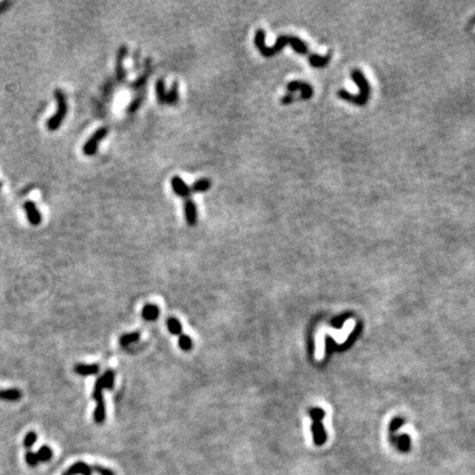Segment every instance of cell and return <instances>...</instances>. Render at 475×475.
Instances as JSON below:
<instances>
[{"instance_id":"cell-4","label":"cell","mask_w":475,"mask_h":475,"mask_svg":"<svg viewBox=\"0 0 475 475\" xmlns=\"http://www.w3.org/2000/svg\"><path fill=\"white\" fill-rule=\"evenodd\" d=\"M156 96H157L156 97L157 102L160 104H166V105L177 104L178 97H180V94H178V84L177 83H174L171 91L169 93H166L164 81L159 80L156 83Z\"/></svg>"},{"instance_id":"cell-11","label":"cell","mask_w":475,"mask_h":475,"mask_svg":"<svg viewBox=\"0 0 475 475\" xmlns=\"http://www.w3.org/2000/svg\"><path fill=\"white\" fill-rule=\"evenodd\" d=\"M93 468L84 462H77L70 466L63 475H92Z\"/></svg>"},{"instance_id":"cell-18","label":"cell","mask_w":475,"mask_h":475,"mask_svg":"<svg viewBox=\"0 0 475 475\" xmlns=\"http://www.w3.org/2000/svg\"><path fill=\"white\" fill-rule=\"evenodd\" d=\"M96 404L97 405L94 412V420L96 424L102 425L106 420V404L105 402L96 403Z\"/></svg>"},{"instance_id":"cell-15","label":"cell","mask_w":475,"mask_h":475,"mask_svg":"<svg viewBox=\"0 0 475 475\" xmlns=\"http://www.w3.org/2000/svg\"><path fill=\"white\" fill-rule=\"evenodd\" d=\"M22 397V393L20 389L10 388V389H2L0 390V401L5 402H17Z\"/></svg>"},{"instance_id":"cell-21","label":"cell","mask_w":475,"mask_h":475,"mask_svg":"<svg viewBox=\"0 0 475 475\" xmlns=\"http://www.w3.org/2000/svg\"><path fill=\"white\" fill-rule=\"evenodd\" d=\"M115 377H116V373L112 370H108L104 373L103 376H100V379H102V383L104 386V389H111L115 385Z\"/></svg>"},{"instance_id":"cell-28","label":"cell","mask_w":475,"mask_h":475,"mask_svg":"<svg viewBox=\"0 0 475 475\" xmlns=\"http://www.w3.org/2000/svg\"><path fill=\"white\" fill-rule=\"evenodd\" d=\"M294 100H295V96H294V95L288 93L287 95H285L284 97H282L281 103H282L283 105H289V104H292V103L294 102Z\"/></svg>"},{"instance_id":"cell-5","label":"cell","mask_w":475,"mask_h":475,"mask_svg":"<svg viewBox=\"0 0 475 475\" xmlns=\"http://www.w3.org/2000/svg\"><path fill=\"white\" fill-rule=\"evenodd\" d=\"M310 416L313 419V425H312V435H313V441L317 445H322L326 441V432L324 427L322 425V419L325 417V413L324 411L319 408H314L310 411Z\"/></svg>"},{"instance_id":"cell-10","label":"cell","mask_w":475,"mask_h":475,"mask_svg":"<svg viewBox=\"0 0 475 475\" xmlns=\"http://www.w3.org/2000/svg\"><path fill=\"white\" fill-rule=\"evenodd\" d=\"M184 210H185V217H186V221L189 225H195L197 223V218H198V213H197V207H196V204L192 199H186L185 204H184Z\"/></svg>"},{"instance_id":"cell-24","label":"cell","mask_w":475,"mask_h":475,"mask_svg":"<svg viewBox=\"0 0 475 475\" xmlns=\"http://www.w3.org/2000/svg\"><path fill=\"white\" fill-rule=\"evenodd\" d=\"M37 439H38L37 433H35L34 431H30L29 433H27V436L25 437V440H23V445H25L27 449L31 448L32 445L35 442H37Z\"/></svg>"},{"instance_id":"cell-12","label":"cell","mask_w":475,"mask_h":475,"mask_svg":"<svg viewBox=\"0 0 475 475\" xmlns=\"http://www.w3.org/2000/svg\"><path fill=\"white\" fill-rule=\"evenodd\" d=\"M25 209L27 211V216L30 223L33 225H38L41 222V215L33 201H27L25 204Z\"/></svg>"},{"instance_id":"cell-8","label":"cell","mask_w":475,"mask_h":475,"mask_svg":"<svg viewBox=\"0 0 475 475\" xmlns=\"http://www.w3.org/2000/svg\"><path fill=\"white\" fill-rule=\"evenodd\" d=\"M287 91L293 94L296 91L301 92V99H309L312 96V88L309 84L299 81H293L287 84Z\"/></svg>"},{"instance_id":"cell-25","label":"cell","mask_w":475,"mask_h":475,"mask_svg":"<svg viewBox=\"0 0 475 475\" xmlns=\"http://www.w3.org/2000/svg\"><path fill=\"white\" fill-rule=\"evenodd\" d=\"M26 462L28 463V464L31 466V467H34V466H37L38 465V463H39V460L37 458V454L31 452V451H29V452H27L26 454Z\"/></svg>"},{"instance_id":"cell-27","label":"cell","mask_w":475,"mask_h":475,"mask_svg":"<svg viewBox=\"0 0 475 475\" xmlns=\"http://www.w3.org/2000/svg\"><path fill=\"white\" fill-rule=\"evenodd\" d=\"M92 468H93V471L97 472L99 475H115V473L112 472L110 468H107L100 465H94Z\"/></svg>"},{"instance_id":"cell-20","label":"cell","mask_w":475,"mask_h":475,"mask_svg":"<svg viewBox=\"0 0 475 475\" xmlns=\"http://www.w3.org/2000/svg\"><path fill=\"white\" fill-rule=\"evenodd\" d=\"M166 326H168V329L169 331L171 332L172 335H174V336H181L182 335V324L181 322L178 319L174 318V317H171L168 319V322H166Z\"/></svg>"},{"instance_id":"cell-3","label":"cell","mask_w":475,"mask_h":475,"mask_svg":"<svg viewBox=\"0 0 475 475\" xmlns=\"http://www.w3.org/2000/svg\"><path fill=\"white\" fill-rule=\"evenodd\" d=\"M55 97L57 102V111H56V114L50 119L49 122H47V128L52 130V131H54V130L58 129V127L61 126V123L63 122L64 118L65 116H66V112H67L66 98H65V95L61 89H56Z\"/></svg>"},{"instance_id":"cell-2","label":"cell","mask_w":475,"mask_h":475,"mask_svg":"<svg viewBox=\"0 0 475 475\" xmlns=\"http://www.w3.org/2000/svg\"><path fill=\"white\" fill-rule=\"evenodd\" d=\"M351 77L355 84L358 85L360 93L358 95H351L347 91H344V89H340V91L338 92V96L343 100H347V102L349 103L363 106L367 103V100H369V97H370L369 82H367L364 74L362 73L360 69H353L351 72Z\"/></svg>"},{"instance_id":"cell-29","label":"cell","mask_w":475,"mask_h":475,"mask_svg":"<svg viewBox=\"0 0 475 475\" xmlns=\"http://www.w3.org/2000/svg\"><path fill=\"white\" fill-rule=\"evenodd\" d=\"M145 81H146V75L142 76V77H140V78H138V81H135V82L133 83V84H132V87H134L135 89H136V88H140L142 85H144Z\"/></svg>"},{"instance_id":"cell-1","label":"cell","mask_w":475,"mask_h":475,"mask_svg":"<svg viewBox=\"0 0 475 475\" xmlns=\"http://www.w3.org/2000/svg\"><path fill=\"white\" fill-rule=\"evenodd\" d=\"M254 43L261 54L264 57H271L277 54V53L282 49H284L286 45H290L296 53L301 55L307 54L308 52V47L304 41L297 37H293V35H281V37H278V39L276 40L274 45L272 47H267L265 45V31L262 29H259L258 31L255 32Z\"/></svg>"},{"instance_id":"cell-17","label":"cell","mask_w":475,"mask_h":475,"mask_svg":"<svg viewBox=\"0 0 475 475\" xmlns=\"http://www.w3.org/2000/svg\"><path fill=\"white\" fill-rule=\"evenodd\" d=\"M211 187V183L208 178H200V180L196 181L191 188L192 193H204Z\"/></svg>"},{"instance_id":"cell-30","label":"cell","mask_w":475,"mask_h":475,"mask_svg":"<svg viewBox=\"0 0 475 475\" xmlns=\"http://www.w3.org/2000/svg\"><path fill=\"white\" fill-rule=\"evenodd\" d=\"M0 186H2V185H0Z\"/></svg>"},{"instance_id":"cell-22","label":"cell","mask_w":475,"mask_h":475,"mask_svg":"<svg viewBox=\"0 0 475 475\" xmlns=\"http://www.w3.org/2000/svg\"><path fill=\"white\" fill-rule=\"evenodd\" d=\"M35 454H37L39 462H49L53 456V451L50 447H47V445H43V447L39 449V451Z\"/></svg>"},{"instance_id":"cell-14","label":"cell","mask_w":475,"mask_h":475,"mask_svg":"<svg viewBox=\"0 0 475 475\" xmlns=\"http://www.w3.org/2000/svg\"><path fill=\"white\" fill-rule=\"evenodd\" d=\"M75 373L82 376H89L98 374L99 365L97 364H77L74 369Z\"/></svg>"},{"instance_id":"cell-13","label":"cell","mask_w":475,"mask_h":475,"mask_svg":"<svg viewBox=\"0 0 475 475\" xmlns=\"http://www.w3.org/2000/svg\"><path fill=\"white\" fill-rule=\"evenodd\" d=\"M141 314L146 322H154V320H156L160 316V308L154 304H147L142 308Z\"/></svg>"},{"instance_id":"cell-9","label":"cell","mask_w":475,"mask_h":475,"mask_svg":"<svg viewBox=\"0 0 475 475\" xmlns=\"http://www.w3.org/2000/svg\"><path fill=\"white\" fill-rule=\"evenodd\" d=\"M171 184L172 187H173V191L176 193V195L180 196V197L188 199L189 196L192 195L191 188L186 185V183L184 182L180 176H174L172 178Z\"/></svg>"},{"instance_id":"cell-7","label":"cell","mask_w":475,"mask_h":475,"mask_svg":"<svg viewBox=\"0 0 475 475\" xmlns=\"http://www.w3.org/2000/svg\"><path fill=\"white\" fill-rule=\"evenodd\" d=\"M128 54V49L126 45H121L119 47L117 57H116V78L119 83H123L127 78V73L124 69L123 61Z\"/></svg>"},{"instance_id":"cell-19","label":"cell","mask_w":475,"mask_h":475,"mask_svg":"<svg viewBox=\"0 0 475 475\" xmlns=\"http://www.w3.org/2000/svg\"><path fill=\"white\" fill-rule=\"evenodd\" d=\"M139 340H140L139 332H131V334L122 335L120 337V339H119V343H120L121 347L127 348L128 346H130V344L138 342Z\"/></svg>"},{"instance_id":"cell-26","label":"cell","mask_w":475,"mask_h":475,"mask_svg":"<svg viewBox=\"0 0 475 475\" xmlns=\"http://www.w3.org/2000/svg\"><path fill=\"white\" fill-rule=\"evenodd\" d=\"M142 100H143V98H142L141 96H139L138 98H135L133 102L130 104V106L128 107V112H130V114H131V112H134L138 110L140 108V106L142 104Z\"/></svg>"},{"instance_id":"cell-23","label":"cell","mask_w":475,"mask_h":475,"mask_svg":"<svg viewBox=\"0 0 475 475\" xmlns=\"http://www.w3.org/2000/svg\"><path fill=\"white\" fill-rule=\"evenodd\" d=\"M178 346L183 350V351H191L193 349V341L191 338H189L187 335H181L180 338H178Z\"/></svg>"},{"instance_id":"cell-6","label":"cell","mask_w":475,"mask_h":475,"mask_svg":"<svg viewBox=\"0 0 475 475\" xmlns=\"http://www.w3.org/2000/svg\"><path fill=\"white\" fill-rule=\"evenodd\" d=\"M107 134H108V129L100 128L91 136V139L86 142L84 148H83V151H84L86 155L91 156V155H94V154H96L100 141H102Z\"/></svg>"},{"instance_id":"cell-16","label":"cell","mask_w":475,"mask_h":475,"mask_svg":"<svg viewBox=\"0 0 475 475\" xmlns=\"http://www.w3.org/2000/svg\"><path fill=\"white\" fill-rule=\"evenodd\" d=\"M330 58H331V52H329L326 56L311 54L309 55V64L312 67H324L329 63Z\"/></svg>"}]
</instances>
